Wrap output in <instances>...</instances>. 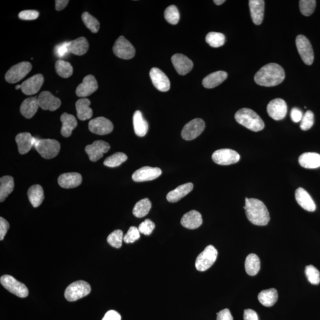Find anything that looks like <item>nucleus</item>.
Wrapping results in <instances>:
<instances>
[{
  "instance_id": "obj_1",
  "label": "nucleus",
  "mask_w": 320,
  "mask_h": 320,
  "mask_svg": "<svg viewBox=\"0 0 320 320\" xmlns=\"http://www.w3.org/2000/svg\"><path fill=\"white\" fill-rule=\"evenodd\" d=\"M285 77L284 69L275 63L266 64L256 72L254 81L258 85L274 87L283 82Z\"/></svg>"
},
{
  "instance_id": "obj_2",
  "label": "nucleus",
  "mask_w": 320,
  "mask_h": 320,
  "mask_svg": "<svg viewBox=\"0 0 320 320\" xmlns=\"http://www.w3.org/2000/svg\"><path fill=\"white\" fill-rule=\"evenodd\" d=\"M246 214L248 220L254 225L265 226L270 221V215L265 205L259 199L246 198Z\"/></svg>"
},
{
  "instance_id": "obj_3",
  "label": "nucleus",
  "mask_w": 320,
  "mask_h": 320,
  "mask_svg": "<svg viewBox=\"0 0 320 320\" xmlns=\"http://www.w3.org/2000/svg\"><path fill=\"white\" fill-rule=\"evenodd\" d=\"M235 119L240 125L252 131L259 132L265 128V123L259 115L251 109L243 108L238 111Z\"/></svg>"
},
{
  "instance_id": "obj_4",
  "label": "nucleus",
  "mask_w": 320,
  "mask_h": 320,
  "mask_svg": "<svg viewBox=\"0 0 320 320\" xmlns=\"http://www.w3.org/2000/svg\"><path fill=\"white\" fill-rule=\"evenodd\" d=\"M36 151L46 159H51L57 156L60 151V144L57 140L38 139L35 145Z\"/></svg>"
},
{
  "instance_id": "obj_5",
  "label": "nucleus",
  "mask_w": 320,
  "mask_h": 320,
  "mask_svg": "<svg viewBox=\"0 0 320 320\" xmlns=\"http://www.w3.org/2000/svg\"><path fill=\"white\" fill-rule=\"evenodd\" d=\"M91 292L89 283L83 280L73 282L67 288L65 297L67 301L72 302L88 296Z\"/></svg>"
},
{
  "instance_id": "obj_6",
  "label": "nucleus",
  "mask_w": 320,
  "mask_h": 320,
  "mask_svg": "<svg viewBox=\"0 0 320 320\" xmlns=\"http://www.w3.org/2000/svg\"><path fill=\"white\" fill-rule=\"evenodd\" d=\"M218 251L212 245L207 246L196 258L195 267L198 271H206L211 267L217 259Z\"/></svg>"
},
{
  "instance_id": "obj_7",
  "label": "nucleus",
  "mask_w": 320,
  "mask_h": 320,
  "mask_svg": "<svg viewBox=\"0 0 320 320\" xmlns=\"http://www.w3.org/2000/svg\"><path fill=\"white\" fill-rule=\"evenodd\" d=\"M1 285L10 292L20 297H26L29 295L26 286L17 280L15 277L10 275H4L0 279Z\"/></svg>"
},
{
  "instance_id": "obj_8",
  "label": "nucleus",
  "mask_w": 320,
  "mask_h": 320,
  "mask_svg": "<svg viewBox=\"0 0 320 320\" xmlns=\"http://www.w3.org/2000/svg\"><path fill=\"white\" fill-rule=\"evenodd\" d=\"M32 69V64L29 62H22L8 70L5 74V80L11 84L18 83L26 77Z\"/></svg>"
},
{
  "instance_id": "obj_9",
  "label": "nucleus",
  "mask_w": 320,
  "mask_h": 320,
  "mask_svg": "<svg viewBox=\"0 0 320 320\" xmlns=\"http://www.w3.org/2000/svg\"><path fill=\"white\" fill-rule=\"evenodd\" d=\"M296 46L303 62L306 65L311 66L313 63L314 55L310 41L304 35H298L296 38Z\"/></svg>"
},
{
  "instance_id": "obj_10",
  "label": "nucleus",
  "mask_w": 320,
  "mask_h": 320,
  "mask_svg": "<svg viewBox=\"0 0 320 320\" xmlns=\"http://www.w3.org/2000/svg\"><path fill=\"white\" fill-rule=\"evenodd\" d=\"M113 51L116 57L123 60H131L136 55V49L133 45L123 36L115 42Z\"/></svg>"
},
{
  "instance_id": "obj_11",
  "label": "nucleus",
  "mask_w": 320,
  "mask_h": 320,
  "mask_svg": "<svg viewBox=\"0 0 320 320\" xmlns=\"http://www.w3.org/2000/svg\"><path fill=\"white\" fill-rule=\"evenodd\" d=\"M212 159L217 164L228 165L237 163L240 160V156L231 149H220L213 153Z\"/></svg>"
},
{
  "instance_id": "obj_12",
  "label": "nucleus",
  "mask_w": 320,
  "mask_h": 320,
  "mask_svg": "<svg viewBox=\"0 0 320 320\" xmlns=\"http://www.w3.org/2000/svg\"><path fill=\"white\" fill-rule=\"evenodd\" d=\"M206 123L203 120L196 118L191 120L185 125L182 131V137L186 141L195 139L203 133Z\"/></svg>"
},
{
  "instance_id": "obj_13",
  "label": "nucleus",
  "mask_w": 320,
  "mask_h": 320,
  "mask_svg": "<svg viewBox=\"0 0 320 320\" xmlns=\"http://www.w3.org/2000/svg\"><path fill=\"white\" fill-rule=\"evenodd\" d=\"M287 105L285 101L280 98L271 101L267 106V111L269 116L275 120L284 119L287 114Z\"/></svg>"
},
{
  "instance_id": "obj_14",
  "label": "nucleus",
  "mask_w": 320,
  "mask_h": 320,
  "mask_svg": "<svg viewBox=\"0 0 320 320\" xmlns=\"http://www.w3.org/2000/svg\"><path fill=\"white\" fill-rule=\"evenodd\" d=\"M89 128L92 133L105 136L113 131L114 125L111 120L104 117H99L89 122Z\"/></svg>"
},
{
  "instance_id": "obj_15",
  "label": "nucleus",
  "mask_w": 320,
  "mask_h": 320,
  "mask_svg": "<svg viewBox=\"0 0 320 320\" xmlns=\"http://www.w3.org/2000/svg\"><path fill=\"white\" fill-rule=\"evenodd\" d=\"M110 148L111 146L108 142L99 140L87 146L85 151L88 154L89 159L95 162L102 158L103 154L108 153Z\"/></svg>"
},
{
  "instance_id": "obj_16",
  "label": "nucleus",
  "mask_w": 320,
  "mask_h": 320,
  "mask_svg": "<svg viewBox=\"0 0 320 320\" xmlns=\"http://www.w3.org/2000/svg\"><path fill=\"white\" fill-rule=\"evenodd\" d=\"M161 174L162 171L160 168L146 166L135 172L132 178L136 182L151 181L158 178Z\"/></svg>"
},
{
  "instance_id": "obj_17",
  "label": "nucleus",
  "mask_w": 320,
  "mask_h": 320,
  "mask_svg": "<svg viewBox=\"0 0 320 320\" xmlns=\"http://www.w3.org/2000/svg\"><path fill=\"white\" fill-rule=\"evenodd\" d=\"M150 76L155 88L159 91L167 92L170 89L169 78L161 69L153 68L150 70Z\"/></svg>"
},
{
  "instance_id": "obj_18",
  "label": "nucleus",
  "mask_w": 320,
  "mask_h": 320,
  "mask_svg": "<svg viewBox=\"0 0 320 320\" xmlns=\"http://www.w3.org/2000/svg\"><path fill=\"white\" fill-rule=\"evenodd\" d=\"M39 105L43 110L55 111L60 108L61 102L49 91H42L38 97Z\"/></svg>"
},
{
  "instance_id": "obj_19",
  "label": "nucleus",
  "mask_w": 320,
  "mask_h": 320,
  "mask_svg": "<svg viewBox=\"0 0 320 320\" xmlns=\"http://www.w3.org/2000/svg\"><path fill=\"white\" fill-rule=\"evenodd\" d=\"M98 89V84L92 75L84 78L83 83L77 87L76 94L80 97H86L93 93Z\"/></svg>"
},
{
  "instance_id": "obj_20",
  "label": "nucleus",
  "mask_w": 320,
  "mask_h": 320,
  "mask_svg": "<svg viewBox=\"0 0 320 320\" xmlns=\"http://www.w3.org/2000/svg\"><path fill=\"white\" fill-rule=\"evenodd\" d=\"M174 67L178 74L184 75L189 73L193 69V62L181 53H176L172 57Z\"/></svg>"
},
{
  "instance_id": "obj_21",
  "label": "nucleus",
  "mask_w": 320,
  "mask_h": 320,
  "mask_svg": "<svg viewBox=\"0 0 320 320\" xmlns=\"http://www.w3.org/2000/svg\"><path fill=\"white\" fill-rule=\"evenodd\" d=\"M44 78L43 75L39 74L33 75L26 81H24L21 85V90L24 94L33 95L39 91L43 85Z\"/></svg>"
},
{
  "instance_id": "obj_22",
  "label": "nucleus",
  "mask_w": 320,
  "mask_h": 320,
  "mask_svg": "<svg viewBox=\"0 0 320 320\" xmlns=\"http://www.w3.org/2000/svg\"><path fill=\"white\" fill-rule=\"evenodd\" d=\"M265 2L263 0H250L249 7L252 22L255 24L262 23L265 15Z\"/></svg>"
},
{
  "instance_id": "obj_23",
  "label": "nucleus",
  "mask_w": 320,
  "mask_h": 320,
  "mask_svg": "<svg viewBox=\"0 0 320 320\" xmlns=\"http://www.w3.org/2000/svg\"><path fill=\"white\" fill-rule=\"evenodd\" d=\"M38 139L29 133L19 134L16 137V141L18 145L19 153L25 154L29 152L33 146H35Z\"/></svg>"
},
{
  "instance_id": "obj_24",
  "label": "nucleus",
  "mask_w": 320,
  "mask_h": 320,
  "mask_svg": "<svg viewBox=\"0 0 320 320\" xmlns=\"http://www.w3.org/2000/svg\"><path fill=\"white\" fill-rule=\"evenodd\" d=\"M58 182L61 187L71 189L80 186L82 182V176L78 173H64L59 177Z\"/></svg>"
},
{
  "instance_id": "obj_25",
  "label": "nucleus",
  "mask_w": 320,
  "mask_h": 320,
  "mask_svg": "<svg viewBox=\"0 0 320 320\" xmlns=\"http://www.w3.org/2000/svg\"><path fill=\"white\" fill-rule=\"evenodd\" d=\"M296 199L297 203L303 209L309 212L315 211L316 206L311 196L305 189L299 187L296 191Z\"/></svg>"
},
{
  "instance_id": "obj_26",
  "label": "nucleus",
  "mask_w": 320,
  "mask_h": 320,
  "mask_svg": "<svg viewBox=\"0 0 320 320\" xmlns=\"http://www.w3.org/2000/svg\"><path fill=\"white\" fill-rule=\"evenodd\" d=\"M202 223H203V220H202V215L195 210H190L185 213L181 220L182 226L190 229L199 228L202 225Z\"/></svg>"
},
{
  "instance_id": "obj_27",
  "label": "nucleus",
  "mask_w": 320,
  "mask_h": 320,
  "mask_svg": "<svg viewBox=\"0 0 320 320\" xmlns=\"http://www.w3.org/2000/svg\"><path fill=\"white\" fill-rule=\"evenodd\" d=\"M193 189L192 183H187L182 184L172 191H170L167 195V201L172 203H175L186 196Z\"/></svg>"
},
{
  "instance_id": "obj_28",
  "label": "nucleus",
  "mask_w": 320,
  "mask_h": 320,
  "mask_svg": "<svg viewBox=\"0 0 320 320\" xmlns=\"http://www.w3.org/2000/svg\"><path fill=\"white\" fill-rule=\"evenodd\" d=\"M299 163L302 167L314 169L320 167V154L316 153H305L299 157Z\"/></svg>"
},
{
  "instance_id": "obj_29",
  "label": "nucleus",
  "mask_w": 320,
  "mask_h": 320,
  "mask_svg": "<svg viewBox=\"0 0 320 320\" xmlns=\"http://www.w3.org/2000/svg\"><path fill=\"white\" fill-rule=\"evenodd\" d=\"M228 74L225 71H219L211 73L202 81V84L206 89L216 88L225 81Z\"/></svg>"
},
{
  "instance_id": "obj_30",
  "label": "nucleus",
  "mask_w": 320,
  "mask_h": 320,
  "mask_svg": "<svg viewBox=\"0 0 320 320\" xmlns=\"http://www.w3.org/2000/svg\"><path fill=\"white\" fill-rule=\"evenodd\" d=\"M39 108L38 97H29L24 100L22 103L21 112L26 118L30 119L37 112Z\"/></svg>"
},
{
  "instance_id": "obj_31",
  "label": "nucleus",
  "mask_w": 320,
  "mask_h": 320,
  "mask_svg": "<svg viewBox=\"0 0 320 320\" xmlns=\"http://www.w3.org/2000/svg\"><path fill=\"white\" fill-rule=\"evenodd\" d=\"M61 121L63 123L61 133L64 137H69L71 136L72 131L77 126V119L72 114L64 113L61 115Z\"/></svg>"
},
{
  "instance_id": "obj_32",
  "label": "nucleus",
  "mask_w": 320,
  "mask_h": 320,
  "mask_svg": "<svg viewBox=\"0 0 320 320\" xmlns=\"http://www.w3.org/2000/svg\"><path fill=\"white\" fill-rule=\"evenodd\" d=\"M133 124L135 133L138 137H144L148 131V123L144 117L141 111L135 112L133 116Z\"/></svg>"
},
{
  "instance_id": "obj_33",
  "label": "nucleus",
  "mask_w": 320,
  "mask_h": 320,
  "mask_svg": "<svg viewBox=\"0 0 320 320\" xmlns=\"http://www.w3.org/2000/svg\"><path fill=\"white\" fill-rule=\"evenodd\" d=\"M91 101L86 98L79 99L75 104L77 112V117L81 120L91 119L92 116V109L90 108Z\"/></svg>"
},
{
  "instance_id": "obj_34",
  "label": "nucleus",
  "mask_w": 320,
  "mask_h": 320,
  "mask_svg": "<svg viewBox=\"0 0 320 320\" xmlns=\"http://www.w3.org/2000/svg\"><path fill=\"white\" fill-rule=\"evenodd\" d=\"M89 42L84 37H80L74 41L69 42V52L75 55H83L88 51Z\"/></svg>"
},
{
  "instance_id": "obj_35",
  "label": "nucleus",
  "mask_w": 320,
  "mask_h": 320,
  "mask_svg": "<svg viewBox=\"0 0 320 320\" xmlns=\"http://www.w3.org/2000/svg\"><path fill=\"white\" fill-rule=\"evenodd\" d=\"M278 299V293L276 289L271 288L261 291L258 296V299L266 307H272Z\"/></svg>"
},
{
  "instance_id": "obj_36",
  "label": "nucleus",
  "mask_w": 320,
  "mask_h": 320,
  "mask_svg": "<svg viewBox=\"0 0 320 320\" xmlns=\"http://www.w3.org/2000/svg\"><path fill=\"white\" fill-rule=\"evenodd\" d=\"M28 198L32 206L38 207L44 200V192L41 185L35 184L31 186L27 192Z\"/></svg>"
},
{
  "instance_id": "obj_37",
  "label": "nucleus",
  "mask_w": 320,
  "mask_h": 320,
  "mask_svg": "<svg viewBox=\"0 0 320 320\" xmlns=\"http://www.w3.org/2000/svg\"><path fill=\"white\" fill-rule=\"evenodd\" d=\"M15 182L13 177L5 176L0 179V201L2 202L13 191Z\"/></svg>"
},
{
  "instance_id": "obj_38",
  "label": "nucleus",
  "mask_w": 320,
  "mask_h": 320,
  "mask_svg": "<svg viewBox=\"0 0 320 320\" xmlns=\"http://www.w3.org/2000/svg\"><path fill=\"white\" fill-rule=\"evenodd\" d=\"M245 269L249 275L255 276L260 269V260L259 257L255 254H250L246 257Z\"/></svg>"
},
{
  "instance_id": "obj_39",
  "label": "nucleus",
  "mask_w": 320,
  "mask_h": 320,
  "mask_svg": "<svg viewBox=\"0 0 320 320\" xmlns=\"http://www.w3.org/2000/svg\"><path fill=\"white\" fill-rule=\"evenodd\" d=\"M151 206V202L149 199H143L137 202L133 210V214L137 218L144 217L150 212Z\"/></svg>"
},
{
  "instance_id": "obj_40",
  "label": "nucleus",
  "mask_w": 320,
  "mask_h": 320,
  "mask_svg": "<svg viewBox=\"0 0 320 320\" xmlns=\"http://www.w3.org/2000/svg\"><path fill=\"white\" fill-rule=\"evenodd\" d=\"M55 69L60 77L67 78L71 77L73 73V68L68 62L59 60L55 63Z\"/></svg>"
},
{
  "instance_id": "obj_41",
  "label": "nucleus",
  "mask_w": 320,
  "mask_h": 320,
  "mask_svg": "<svg viewBox=\"0 0 320 320\" xmlns=\"http://www.w3.org/2000/svg\"><path fill=\"white\" fill-rule=\"evenodd\" d=\"M128 157L125 154L123 153H116L113 154L110 157H108L103 164L107 167H116L119 166L123 162H124L127 160Z\"/></svg>"
},
{
  "instance_id": "obj_42",
  "label": "nucleus",
  "mask_w": 320,
  "mask_h": 320,
  "mask_svg": "<svg viewBox=\"0 0 320 320\" xmlns=\"http://www.w3.org/2000/svg\"><path fill=\"white\" fill-rule=\"evenodd\" d=\"M206 42L210 46L219 47L225 44L226 36L221 33L210 32L206 36Z\"/></svg>"
},
{
  "instance_id": "obj_43",
  "label": "nucleus",
  "mask_w": 320,
  "mask_h": 320,
  "mask_svg": "<svg viewBox=\"0 0 320 320\" xmlns=\"http://www.w3.org/2000/svg\"><path fill=\"white\" fill-rule=\"evenodd\" d=\"M84 23L92 33H97L99 30L100 23L94 17L88 12H84L81 16Z\"/></svg>"
},
{
  "instance_id": "obj_44",
  "label": "nucleus",
  "mask_w": 320,
  "mask_h": 320,
  "mask_svg": "<svg viewBox=\"0 0 320 320\" xmlns=\"http://www.w3.org/2000/svg\"><path fill=\"white\" fill-rule=\"evenodd\" d=\"M164 18L168 23L175 25L179 23L180 14L178 8L172 5L168 6L165 10Z\"/></svg>"
},
{
  "instance_id": "obj_45",
  "label": "nucleus",
  "mask_w": 320,
  "mask_h": 320,
  "mask_svg": "<svg viewBox=\"0 0 320 320\" xmlns=\"http://www.w3.org/2000/svg\"><path fill=\"white\" fill-rule=\"evenodd\" d=\"M123 234L121 230L116 229L109 235L107 241L110 245L114 248H121L123 240Z\"/></svg>"
},
{
  "instance_id": "obj_46",
  "label": "nucleus",
  "mask_w": 320,
  "mask_h": 320,
  "mask_svg": "<svg viewBox=\"0 0 320 320\" xmlns=\"http://www.w3.org/2000/svg\"><path fill=\"white\" fill-rule=\"evenodd\" d=\"M305 273L308 280L311 284L319 285L320 282V273L318 269L313 265L306 267Z\"/></svg>"
},
{
  "instance_id": "obj_47",
  "label": "nucleus",
  "mask_w": 320,
  "mask_h": 320,
  "mask_svg": "<svg viewBox=\"0 0 320 320\" xmlns=\"http://www.w3.org/2000/svg\"><path fill=\"white\" fill-rule=\"evenodd\" d=\"M316 7L315 0H301L299 1V9L305 16H310L314 13Z\"/></svg>"
},
{
  "instance_id": "obj_48",
  "label": "nucleus",
  "mask_w": 320,
  "mask_h": 320,
  "mask_svg": "<svg viewBox=\"0 0 320 320\" xmlns=\"http://www.w3.org/2000/svg\"><path fill=\"white\" fill-rule=\"evenodd\" d=\"M314 117L312 111H308L305 112L301 121L300 128L303 131H307L314 125Z\"/></svg>"
},
{
  "instance_id": "obj_49",
  "label": "nucleus",
  "mask_w": 320,
  "mask_h": 320,
  "mask_svg": "<svg viewBox=\"0 0 320 320\" xmlns=\"http://www.w3.org/2000/svg\"><path fill=\"white\" fill-rule=\"evenodd\" d=\"M139 238L140 232L138 229L136 227H131L125 236L123 237V241L127 244L133 243L135 241L139 239Z\"/></svg>"
},
{
  "instance_id": "obj_50",
  "label": "nucleus",
  "mask_w": 320,
  "mask_h": 320,
  "mask_svg": "<svg viewBox=\"0 0 320 320\" xmlns=\"http://www.w3.org/2000/svg\"><path fill=\"white\" fill-rule=\"evenodd\" d=\"M155 224L149 219H147L140 224L138 229L140 233L145 235H150L155 229Z\"/></svg>"
},
{
  "instance_id": "obj_51",
  "label": "nucleus",
  "mask_w": 320,
  "mask_h": 320,
  "mask_svg": "<svg viewBox=\"0 0 320 320\" xmlns=\"http://www.w3.org/2000/svg\"><path fill=\"white\" fill-rule=\"evenodd\" d=\"M39 13L36 10H24L20 12L19 18L24 21H33L38 18Z\"/></svg>"
},
{
  "instance_id": "obj_52",
  "label": "nucleus",
  "mask_w": 320,
  "mask_h": 320,
  "mask_svg": "<svg viewBox=\"0 0 320 320\" xmlns=\"http://www.w3.org/2000/svg\"><path fill=\"white\" fill-rule=\"evenodd\" d=\"M69 42H64L55 47V55L60 58H63L68 54Z\"/></svg>"
},
{
  "instance_id": "obj_53",
  "label": "nucleus",
  "mask_w": 320,
  "mask_h": 320,
  "mask_svg": "<svg viewBox=\"0 0 320 320\" xmlns=\"http://www.w3.org/2000/svg\"><path fill=\"white\" fill-rule=\"evenodd\" d=\"M10 228L9 223L4 218H0V240L4 239L8 229Z\"/></svg>"
},
{
  "instance_id": "obj_54",
  "label": "nucleus",
  "mask_w": 320,
  "mask_h": 320,
  "mask_svg": "<svg viewBox=\"0 0 320 320\" xmlns=\"http://www.w3.org/2000/svg\"><path fill=\"white\" fill-rule=\"evenodd\" d=\"M303 116H304V114H303L302 111L298 108H294L292 109L291 117L293 122L296 123L301 122Z\"/></svg>"
},
{
  "instance_id": "obj_55",
  "label": "nucleus",
  "mask_w": 320,
  "mask_h": 320,
  "mask_svg": "<svg viewBox=\"0 0 320 320\" xmlns=\"http://www.w3.org/2000/svg\"><path fill=\"white\" fill-rule=\"evenodd\" d=\"M217 320H233V317L229 309H224L217 313Z\"/></svg>"
},
{
  "instance_id": "obj_56",
  "label": "nucleus",
  "mask_w": 320,
  "mask_h": 320,
  "mask_svg": "<svg viewBox=\"0 0 320 320\" xmlns=\"http://www.w3.org/2000/svg\"><path fill=\"white\" fill-rule=\"evenodd\" d=\"M102 320H121V316L117 311L110 310L105 314Z\"/></svg>"
},
{
  "instance_id": "obj_57",
  "label": "nucleus",
  "mask_w": 320,
  "mask_h": 320,
  "mask_svg": "<svg viewBox=\"0 0 320 320\" xmlns=\"http://www.w3.org/2000/svg\"><path fill=\"white\" fill-rule=\"evenodd\" d=\"M244 320H259L257 314L251 309H247L244 312Z\"/></svg>"
},
{
  "instance_id": "obj_58",
  "label": "nucleus",
  "mask_w": 320,
  "mask_h": 320,
  "mask_svg": "<svg viewBox=\"0 0 320 320\" xmlns=\"http://www.w3.org/2000/svg\"><path fill=\"white\" fill-rule=\"evenodd\" d=\"M68 0H56L55 8L57 11H61L64 9L69 4Z\"/></svg>"
},
{
  "instance_id": "obj_59",
  "label": "nucleus",
  "mask_w": 320,
  "mask_h": 320,
  "mask_svg": "<svg viewBox=\"0 0 320 320\" xmlns=\"http://www.w3.org/2000/svg\"><path fill=\"white\" fill-rule=\"evenodd\" d=\"M226 2L225 0H214V1H213V2H214L215 4H217L218 5L223 4L224 2Z\"/></svg>"
},
{
  "instance_id": "obj_60",
  "label": "nucleus",
  "mask_w": 320,
  "mask_h": 320,
  "mask_svg": "<svg viewBox=\"0 0 320 320\" xmlns=\"http://www.w3.org/2000/svg\"><path fill=\"white\" fill-rule=\"evenodd\" d=\"M21 85H18L16 86V90H19L20 89H21Z\"/></svg>"
}]
</instances>
